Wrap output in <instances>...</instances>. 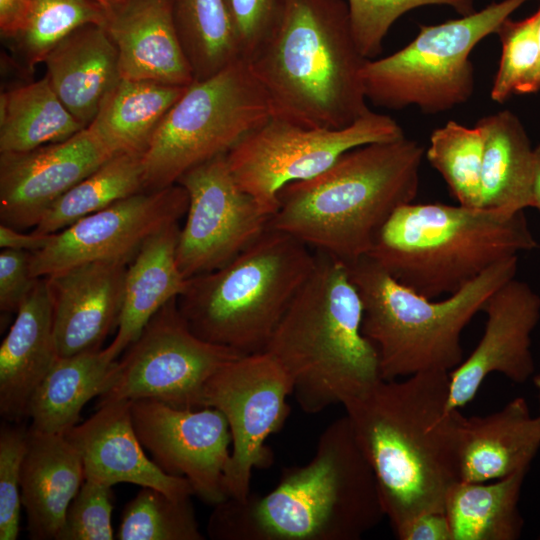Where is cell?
I'll return each instance as SVG.
<instances>
[{
  "label": "cell",
  "mask_w": 540,
  "mask_h": 540,
  "mask_svg": "<svg viewBox=\"0 0 540 540\" xmlns=\"http://www.w3.org/2000/svg\"><path fill=\"white\" fill-rule=\"evenodd\" d=\"M374 472L347 416L319 436L305 465L285 468L267 494L214 506L216 540H358L385 518Z\"/></svg>",
  "instance_id": "obj_2"
},
{
  "label": "cell",
  "mask_w": 540,
  "mask_h": 540,
  "mask_svg": "<svg viewBox=\"0 0 540 540\" xmlns=\"http://www.w3.org/2000/svg\"><path fill=\"white\" fill-rule=\"evenodd\" d=\"M95 2L102 5L106 10L112 8L116 4L120 3L122 0H94Z\"/></svg>",
  "instance_id": "obj_48"
},
{
  "label": "cell",
  "mask_w": 540,
  "mask_h": 540,
  "mask_svg": "<svg viewBox=\"0 0 540 540\" xmlns=\"http://www.w3.org/2000/svg\"><path fill=\"white\" fill-rule=\"evenodd\" d=\"M170 3L195 80L207 78L241 58L224 0Z\"/></svg>",
  "instance_id": "obj_33"
},
{
  "label": "cell",
  "mask_w": 540,
  "mask_h": 540,
  "mask_svg": "<svg viewBox=\"0 0 540 540\" xmlns=\"http://www.w3.org/2000/svg\"><path fill=\"white\" fill-rule=\"evenodd\" d=\"M0 346V414L27 418L31 398L58 359L46 277L37 278Z\"/></svg>",
  "instance_id": "obj_22"
},
{
  "label": "cell",
  "mask_w": 540,
  "mask_h": 540,
  "mask_svg": "<svg viewBox=\"0 0 540 540\" xmlns=\"http://www.w3.org/2000/svg\"><path fill=\"white\" fill-rule=\"evenodd\" d=\"M26 0H0V30L4 37L14 38L20 29Z\"/></svg>",
  "instance_id": "obj_45"
},
{
  "label": "cell",
  "mask_w": 540,
  "mask_h": 540,
  "mask_svg": "<svg viewBox=\"0 0 540 540\" xmlns=\"http://www.w3.org/2000/svg\"><path fill=\"white\" fill-rule=\"evenodd\" d=\"M84 480L81 454L66 434L28 428L21 501L31 539H57L67 509Z\"/></svg>",
  "instance_id": "obj_24"
},
{
  "label": "cell",
  "mask_w": 540,
  "mask_h": 540,
  "mask_svg": "<svg viewBox=\"0 0 540 540\" xmlns=\"http://www.w3.org/2000/svg\"><path fill=\"white\" fill-rule=\"evenodd\" d=\"M240 352L195 335L177 298L167 302L117 360L97 407L115 401L154 399L177 408H201L205 384Z\"/></svg>",
  "instance_id": "obj_12"
},
{
  "label": "cell",
  "mask_w": 540,
  "mask_h": 540,
  "mask_svg": "<svg viewBox=\"0 0 540 540\" xmlns=\"http://www.w3.org/2000/svg\"><path fill=\"white\" fill-rule=\"evenodd\" d=\"M539 539H540V537H539Z\"/></svg>",
  "instance_id": "obj_50"
},
{
  "label": "cell",
  "mask_w": 540,
  "mask_h": 540,
  "mask_svg": "<svg viewBox=\"0 0 540 540\" xmlns=\"http://www.w3.org/2000/svg\"><path fill=\"white\" fill-rule=\"evenodd\" d=\"M292 393L288 375L266 352L226 363L205 384L201 407L218 409L232 438L224 476L227 498L246 499L253 470L272 464L266 440L284 426L291 411L287 398Z\"/></svg>",
  "instance_id": "obj_13"
},
{
  "label": "cell",
  "mask_w": 540,
  "mask_h": 540,
  "mask_svg": "<svg viewBox=\"0 0 540 540\" xmlns=\"http://www.w3.org/2000/svg\"><path fill=\"white\" fill-rule=\"evenodd\" d=\"M107 10L94 0H26L15 35L30 65L44 62L69 34L88 24L105 25Z\"/></svg>",
  "instance_id": "obj_35"
},
{
  "label": "cell",
  "mask_w": 540,
  "mask_h": 540,
  "mask_svg": "<svg viewBox=\"0 0 540 540\" xmlns=\"http://www.w3.org/2000/svg\"><path fill=\"white\" fill-rule=\"evenodd\" d=\"M400 540H452L444 512L420 513L393 530Z\"/></svg>",
  "instance_id": "obj_43"
},
{
  "label": "cell",
  "mask_w": 540,
  "mask_h": 540,
  "mask_svg": "<svg viewBox=\"0 0 540 540\" xmlns=\"http://www.w3.org/2000/svg\"><path fill=\"white\" fill-rule=\"evenodd\" d=\"M47 78L67 110L87 127L120 80L115 44L103 25L81 26L46 57Z\"/></svg>",
  "instance_id": "obj_25"
},
{
  "label": "cell",
  "mask_w": 540,
  "mask_h": 540,
  "mask_svg": "<svg viewBox=\"0 0 540 540\" xmlns=\"http://www.w3.org/2000/svg\"><path fill=\"white\" fill-rule=\"evenodd\" d=\"M179 232V222L163 228L143 244L128 264L116 335L105 347L112 359H118L150 319L185 290L187 279L176 258Z\"/></svg>",
  "instance_id": "obj_26"
},
{
  "label": "cell",
  "mask_w": 540,
  "mask_h": 540,
  "mask_svg": "<svg viewBox=\"0 0 540 540\" xmlns=\"http://www.w3.org/2000/svg\"><path fill=\"white\" fill-rule=\"evenodd\" d=\"M31 253L12 249L0 252V309L16 313L37 278L30 274Z\"/></svg>",
  "instance_id": "obj_42"
},
{
  "label": "cell",
  "mask_w": 540,
  "mask_h": 540,
  "mask_svg": "<svg viewBox=\"0 0 540 540\" xmlns=\"http://www.w3.org/2000/svg\"><path fill=\"white\" fill-rule=\"evenodd\" d=\"M186 88L120 78L88 127L113 155L142 156L160 122Z\"/></svg>",
  "instance_id": "obj_29"
},
{
  "label": "cell",
  "mask_w": 540,
  "mask_h": 540,
  "mask_svg": "<svg viewBox=\"0 0 540 540\" xmlns=\"http://www.w3.org/2000/svg\"><path fill=\"white\" fill-rule=\"evenodd\" d=\"M363 306L362 331L377 350L382 379L451 372L463 361L461 334L491 294L515 278L518 256L492 265L442 300L396 281L369 256L346 264Z\"/></svg>",
  "instance_id": "obj_7"
},
{
  "label": "cell",
  "mask_w": 540,
  "mask_h": 540,
  "mask_svg": "<svg viewBox=\"0 0 540 540\" xmlns=\"http://www.w3.org/2000/svg\"><path fill=\"white\" fill-rule=\"evenodd\" d=\"M484 135L481 207L523 211L530 207L533 150L520 119L509 110L482 117Z\"/></svg>",
  "instance_id": "obj_28"
},
{
  "label": "cell",
  "mask_w": 540,
  "mask_h": 540,
  "mask_svg": "<svg viewBox=\"0 0 540 540\" xmlns=\"http://www.w3.org/2000/svg\"><path fill=\"white\" fill-rule=\"evenodd\" d=\"M104 27L116 46L121 78L182 87L195 80L170 0H122L107 10Z\"/></svg>",
  "instance_id": "obj_21"
},
{
  "label": "cell",
  "mask_w": 540,
  "mask_h": 540,
  "mask_svg": "<svg viewBox=\"0 0 540 540\" xmlns=\"http://www.w3.org/2000/svg\"><path fill=\"white\" fill-rule=\"evenodd\" d=\"M540 449V415L523 397L485 416L460 415L459 479L489 482L529 469Z\"/></svg>",
  "instance_id": "obj_23"
},
{
  "label": "cell",
  "mask_w": 540,
  "mask_h": 540,
  "mask_svg": "<svg viewBox=\"0 0 540 540\" xmlns=\"http://www.w3.org/2000/svg\"><path fill=\"white\" fill-rule=\"evenodd\" d=\"M226 155L190 169L177 182L189 199L176 250L186 279L226 265L269 226L271 216L237 183Z\"/></svg>",
  "instance_id": "obj_14"
},
{
  "label": "cell",
  "mask_w": 540,
  "mask_h": 540,
  "mask_svg": "<svg viewBox=\"0 0 540 540\" xmlns=\"http://www.w3.org/2000/svg\"><path fill=\"white\" fill-rule=\"evenodd\" d=\"M537 42H538V61L533 75V79L530 85L529 93H536L540 91V21L537 30Z\"/></svg>",
  "instance_id": "obj_47"
},
{
  "label": "cell",
  "mask_w": 540,
  "mask_h": 540,
  "mask_svg": "<svg viewBox=\"0 0 540 540\" xmlns=\"http://www.w3.org/2000/svg\"><path fill=\"white\" fill-rule=\"evenodd\" d=\"M482 311L486 323L480 341L450 372V409L471 402L492 373L516 384H524L534 374L531 335L540 320V296L513 278L491 294Z\"/></svg>",
  "instance_id": "obj_18"
},
{
  "label": "cell",
  "mask_w": 540,
  "mask_h": 540,
  "mask_svg": "<svg viewBox=\"0 0 540 540\" xmlns=\"http://www.w3.org/2000/svg\"><path fill=\"white\" fill-rule=\"evenodd\" d=\"M424 156L406 136L353 148L319 175L283 186L269 226L352 263L368 254L393 212L414 201Z\"/></svg>",
  "instance_id": "obj_4"
},
{
  "label": "cell",
  "mask_w": 540,
  "mask_h": 540,
  "mask_svg": "<svg viewBox=\"0 0 540 540\" xmlns=\"http://www.w3.org/2000/svg\"><path fill=\"white\" fill-rule=\"evenodd\" d=\"M66 436L81 454L85 480L110 487L119 483L150 487L175 499L194 496L185 478L165 473L146 454L133 426L131 401L98 406Z\"/></svg>",
  "instance_id": "obj_20"
},
{
  "label": "cell",
  "mask_w": 540,
  "mask_h": 540,
  "mask_svg": "<svg viewBox=\"0 0 540 540\" xmlns=\"http://www.w3.org/2000/svg\"><path fill=\"white\" fill-rule=\"evenodd\" d=\"M533 382L538 391L539 404H540V372L536 374L535 376H533Z\"/></svg>",
  "instance_id": "obj_49"
},
{
  "label": "cell",
  "mask_w": 540,
  "mask_h": 540,
  "mask_svg": "<svg viewBox=\"0 0 540 540\" xmlns=\"http://www.w3.org/2000/svg\"><path fill=\"white\" fill-rule=\"evenodd\" d=\"M112 487L84 480L56 540H113Z\"/></svg>",
  "instance_id": "obj_40"
},
{
  "label": "cell",
  "mask_w": 540,
  "mask_h": 540,
  "mask_svg": "<svg viewBox=\"0 0 540 540\" xmlns=\"http://www.w3.org/2000/svg\"><path fill=\"white\" fill-rule=\"evenodd\" d=\"M403 136V129L393 118L371 110L339 129L306 128L270 117L242 138L226 157L240 187L272 216L283 186L319 175L353 148Z\"/></svg>",
  "instance_id": "obj_11"
},
{
  "label": "cell",
  "mask_w": 540,
  "mask_h": 540,
  "mask_svg": "<svg viewBox=\"0 0 540 540\" xmlns=\"http://www.w3.org/2000/svg\"><path fill=\"white\" fill-rule=\"evenodd\" d=\"M528 0L493 2L480 11L436 25H421L405 47L362 68L367 100L400 110L416 106L437 114L467 102L474 92L470 54Z\"/></svg>",
  "instance_id": "obj_10"
},
{
  "label": "cell",
  "mask_w": 540,
  "mask_h": 540,
  "mask_svg": "<svg viewBox=\"0 0 540 540\" xmlns=\"http://www.w3.org/2000/svg\"><path fill=\"white\" fill-rule=\"evenodd\" d=\"M530 207L540 211V145L533 150Z\"/></svg>",
  "instance_id": "obj_46"
},
{
  "label": "cell",
  "mask_w": 540,
  "mask_h": 540,
  "mask_svg": "<svg viewBox=\"0 0 540 540\" xmlns=\"http://www.w3.org/2000/svg\"><path fill=\"white\" fill-rule=\"evenodd\" d=\"M540 8L531 16L514 21L505 19L496 34L501 57L490 91L491 99L504 103L513 94H529L538 61L537 30Z\"/></svg>",
  "instance_id": "obj_37"
},
{
  "label": "cell",
  "mask_w": 540,
  "mask_h": 540,
  "mask_svg": "<svg viewBox=\"0 0 540 540\" xmlns=\"http://www.w3.org/2000/svg\"><path fill=\"white\" fill-rule=\"evenodd\" d=\"M123 509L118 540H203L191 498L175 499L140 487Z\"/></svg>",
  "instance_id": "obj_36"
},
{
  "label": "cell",
  "mask_w": 540,
  "mask_h": 540,
  "mask_svg": "<svg viewBox=\"0 0 540 540\" xmlns=\"http://www.w3.org/2000/svg\"><path fill=\"white\" fill-rule=\"evenodd\" d=\"M314 251L312 272L264 350L288 375L292 395L308 414L344 406L382 380L377 350L362 331V301L347 265Z\"/></svg>",
  "instance_id": "obj_5"
},
{
  "label": "cell",
  "mask_w": 540,
  "mask_h": 540,
  "mask_svg": "<svg viewBox=\"0 0 540 540\" xmlns=\"http://www.w3.org/2000/svg\"><path fill=\"white\" fill-rule=\"evenodd\" d=\"M427 5L449 6L462 16L475 11L473 0H348L351 28L361 54L374 59L381 53L394 22L410 10Z\"/></svg>",
  "instance_id": "obj_38"
},
{
  "label": "cell",
  "mask_w": 540,
  "mask_h": 540,
  "mask_svg": "<svg viewBox=\"0 0 540 540\" xmlns=\"http://www.w3.org/2000/svg\"><path fill=\"white\" fill-rule=\"evenodd\" d=\"M288 0H224L240 57L247 60L280 21Z\"/></svg>",
  "instance_id": "obj_41"
},
{
  "label": "cell",
  "mask_w": 540,
  "mask_h": 540,
  "mask_svg": "<svg viewBox=\"0 0 540 540\" xmlns=\"http://www.w3.org/2000/svg\"><path fill=\"white\" fill-rule=\"evenodd\" d=\"M28 447V429L3 425L0 431V540H15L21 516L22 468Z\"/></svg>",
  "instance_id": "obj_39"
},
{
  "label": "cell",
  "mask_w": 540,
  "mask_h": 540,
  "mask_svg": "<svg viewBox=\"0 0 540 540\" xmlns=\"http://www.w3.org/2000/svg\"><path fill=\"white\" fill-rule=\"evenodd\" d=\"M271 116L269 99L242 58L194 80L166 113L142 155L144 191L177 184L190 169L227 154Z\"/></svg>",
  "instance_id": "obj_9"
},
{
  "label": "cell",
  "mask_w": 540,
  "mask_h": 540,
  "mask_svg": "<svg viewBox=\"0 0 540 540\" xmlns=\"http://www.w3.org/2000/svg\"><path fill=\"white\" fill-rule=\"evenodd\" d=\"M143 191L142 156L114 155L56 200L33 231L41 235L57 233L83 217Z\"/></svg>",
  "instance_id": "obj_32"
},
{
  "label": "cell",
  "mask_w": 540,
  "mask_h": 540,
  "mask_svg": "<svg viewBox=\"0 0 540 540\" xmlns=\"http://www.w3.org/2000/svg\"><path fill=\"white\" fill-rule=\"evenodd\" d=\"M528 471L522 469L488 484L455 482L444 502L452 540L519 539L524 526L519 500Z\"/></svg>",
  "instance_id": "obj_30"
},
{
  "label": "cell",
  "mask_w": 540,
  "mask_h": 540,
  "mask_svg": "<svg viewBox=\"0 0 540 540\" xmlns=\"http://www.w3.org/2000/svg\"><path fill=\"white\" fill-rule=\"evenodd\" d=\"M127 266L88 262L46 277L59 357L101 349L117 329Z\"/></svg>",
  "instance_id": "obj_19"
},
{
  "label": "cell",
  "mask_w": 540,
  "mask_h": 540,
  "mask_svg": "<svg viewBox=\"0 0 540 540\" xmlns=\"http://www.w3.org/2000/svg\"><path fill=\"white\" fill-rule=\"evenodd\" d=\"M138 438L165 473L185 478L194 496L213 507L227 499L224 476L232 438L216 408H177L154 399L131 401Z\"/></svg>",
  "instance_id": "obj_16"
},
{
  "label": "cell",
  "mask_w": 540,
  "mask_h": 540,
  "mask_svg": "<svg viewBox=\"0 0 540 540\" xmlns=\"http://www.w3.org/2000/svg\"><path fill=\"white\" fill-rule=\"evenodd\" d=\"M117 360L105 348L58 357L31 398L30 428L66 434L77 425L83 407L107 388Z\"/></svg>",
  "instance_id": "obj_27"
},
{
  "label": "cell",
  "mask_w": 540,
  "mask_h": 540,
  "mask_svg": "<svg viewBox=\"0 0 540 540\" xmlns=\"http://www.w3.org/2000/svg\"><path fill=\"white\" fill-rule=\"evenodd\" d=\"M537 247L523 211L411 202L388 218L367 256L400 284L435 299Z\"/></svg>",
  "instance_id": "obj_6"
},
{
  "label": "cell",
  "mask_w": 540,
  "mask_h": 540,
  "mask_svg": "<svg viewBox=\"0 0 540 540\" xmlns=\"http://www.w3.org/2000/svg\"><path fill=\"white\" fill-rule=\"evenodd\" d=\"M188 202L179 184L117 201L51 234L45 247L31 253L30 274L47 277L96 261L129 264L151 236L186 215Z\"/></svg>",
  "instance_id": "obj_15"
},
{
  "label": "cell",
  "mask_w": 540,
  "mask_h": 540,
  "mask_svg": "<svg viewBox=\"0 0 540 540\" xmlns=\"http://www.w3.org/2000/svg\"><path fill=\"white\" fill-rule=\"evenodd\" d=\"M112 156L88 126L60 142L1 153V223L35 227L56 200Z\"/></svg>",
  "instance_id": "obj_17"
},
{
  "label": "cell",
  "mask_w": 540,
  "mask_h": 540,
  "mask_svg": "<svg viewBox=\"0 0 540 540\" xmlns=\"http://www.w3.org/2000/svg\"><path fill=\"white\" fill-rule=\"evenodd\" d=\"M484 135L476 124L448 121L433 130L425 157L443 177L458 203L481 207V168Z\"/></svg>",
  "instance_id": "obj_34"
},
{
  "label": "cell",
  "mask_w": 540,
  "mask_h": 540,
  "mask_svg": "<svg viewBox=\"0 0 540 540\" xmlns=\"http://www.w3.org/2000/svg\"><path fill=\"white\" fill-rule=\"evenodd\" d=\"M450 372L380 380L343 407L370 464L392 530L425 512H444L459 481L460 409L449 408Z\"/></svg>",
  "instance_id": "obj_1"
},
{
  "label": "cell",
  "mask_w": 540,
  "mask_h": 540,
  "mask_svg": "<svg viewBox=\"0 0 540 540\" xmlns=\"http://www.w3.org/2000/svg\"><path fill=\"white\" fill-rule=\"evenodd\" d=\"M84 128L60 101L47 76L1 94V153L26 152L60 142Z\"/></svg>",
  "instance_id": "obj_31"
},
{
  "label": "cell",
  "mask_w": 540,
  "mask_h": 540,
  "mask_svg": "<svg viewBox=\"0 0 540 540\" xmlns=\"http://www.w3.org/2000/svg\"><path fill=\"white\" fill-rule=\"evenodd\" d=\"M51 235H41L34 231L24 233L5 224H0V247L26 252H36L46 246Z\"/></svg>",
  "instance_id": "obj_44"
},
{
  "label": "cell",
  "mask_w": 540,
  "mask_h": 540,
  "mask_svg": "<svg viewBox=\"0 0 540 540\" xmlns=\"http://www.w3.org/2000/svg\"><path fill=\"white\" fill-rule=\"evenodd\" d=\"M343 0H288L269 36L245 60L273 118L339 129L367 114L362 68Z\"/></svg>",
  "instance_id": "obj_3"
},
{
  "label": "cell",
  "mask_w": 540,
  "mask_h": 540,
  "mask_svg": "<svg viewBox=\"0 0 540 540\" xmlns=\"http://www.w3.org/2000/svg\"><path fill=\"white\" fill-rule=\"evenodd\" d=\"M315 264V251L268 228L226 265L190 279L178 310L198 337L241 354L264 352Z\"/></svg>",
  "instance_id": "obj_8"
}]
</instances>
